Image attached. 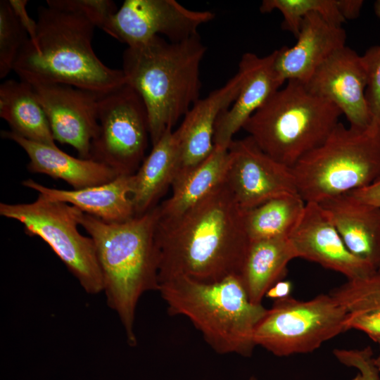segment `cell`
<instances>
[{
  "label": "cell",
  "mask_w": 380,
  "mask_h": 380,
  "mask_svg": "<svg viewBox=\"0 0 380 380\" xmlns=\"http://www.w3.org/2000/svg\"><path fill=\"white\" fill-rule=\"evenodd\" d=\"M334 355L342 364L358 369L353 380H380L372 349L367 346L362 349H335Z\"/></svg>",
  "instance_id": "32"
},
{
  "label": "cell",
  "mask_w": 380,
  "mask_h": 380,
  "mask_svg": "<svg viewBox=\"0 0 380 380\" xmlns=\"http://www.w3.org/2000/svg\"><path fill=\"white\" fill-rule=\"evenodd\" d=\"M348 315L330 293L309 300H276L257 324L253 341L279 357L310 353L347 331Z\"/></svg>",
  "instance_id": "9"
},
{
  "label": "cell",
  "mask_w": 380,
  "mask_h": 380,
  "mask_svg": "<svg viewBox=\"0 0 380 380\" xmlns=\"http://www.w3.org/2000/svg\"><path fill=\"white\" fill-rule=\"evenodd\" d=\"M156 243L159 284L177 277L214 282L239 275L250 243L244 210L224 182L179 216H159Z\"/></svg>",
  "instance_id": "1"
},
{
  "label": "cell",
  "mask_w": 380,
  "mask_h": 380,
  "mask_svg": "<svg viewBox=\"0 0 380 380\" xmlns=\"http://www.w3.org/2000/svg\"><path fill=\"white\" fill-rule=\"evenodd\" d=\"M359 199L380 208V177L369 186L350 192Z\"/></svg>",
  "instance_id": "35"
},
{
  "label": "cell",
  "mask_w": 380,
  "mask_h": 380,
  "mask_svg": "<svg viewBox=\"0 0 380 380\" xmlns=\"http://www.w3.org/2000/svg\"><path fill=\"white\" fill-rule=\"evenodd\" d=\"M339 108L290 80L246 122L243 128L257 146L292 167L321 145L339 122Z\"/></svg>",
  "instance_id": "6"
},
{
  "label": "cell",
  "mask_w": 380,
  "mask_h": 380,
  "mask_svg": "<svg viewBox=\"0 0 380 380\" xmlns=\"http://www.w3.org/2000/svg\"><path fill=\"white\" fill-rule=\"evenodd\" d=\"M367 76L366 99L372 120L380 122V45L369 47L361 56Z\"/></svg>",
  "instance_id": "31"
},
{
  "label": "cell",
  "mask_w": 380,
  "mask_h": 380,
  "mask_svg": "<svg viewBox=\"0 0 380 380\" xmlns=\"http://www.w3.org/2000/svg\"><path fill=\"white\" fill-rule=\"evenodd\" d=\"M177 171L176 146L172 128L167 129L153 145L138 170L132 176L131 198L135 216L142 215L157 206Z\"/></svg>",
  "instance_id": "23"
},
{
  "label": "cell",
  "mask_w": 380,
  "mask_h": 380,
  "mask_svg": "<svg viewBox=\"0 0 380 380\" xmlns=\"http://www.w3.org/2000/svg\"><path fill=\"white\" fill-rule=\"evenodd\" d=\"M206 49L196 34L179 42L156 36L124 51L122 70L145 105L152 146L200 99Z\"/></svg>",
  "instance_id": "4"
},
{
  "label": "cell",
  "mask_w": 380,
  "mask_h": 380,
  "mask_svg": "<svg viewBox=\"0 0 380 380\" xmlns=\"http://www.w3.org/2000/svg\"><path fill=\"white\" fill-rule=\"evenodd\" d=\"M29 39L8 1H0V78L13 70L18 54Z\"/></svg>",
  "instance_id": "29"
},
{
  "label": "cell",
  "mask_w": 380,
  "mask_h": 380,
  "mask_svg": "<svg viewBox=\"0 0 380 380\" xmlns=\"http://www.w3.org/2000/svg\"><path fill=\"white\" fill-rule=\"evenodd\" d=\"M292 291L290 281L280 280L275 283L266 293L265 296L274 300L289 297Z\"/></svg>",
  "instance_id": "37"
},
{
  "label": "cell",
  "mask_w": 380,
  "mask_h": 380,
  "mask_svg": "<svg viewBox=\"0 0 380 380\" xmlns=\"http://www.w3.org/2000/svg\"><path fill=\"white\" fill-rule=\"evenodd\" d=\"M304 84L311 93L337 106L350 127L364 128L371 124L366 70L362 56L350 47L332 54Z\"/></svg>",
  "instance_id": "15"
},
{
  "label": "cell",
  "mask_w": 380,
  "mask_h": 380,
  "mask_svg": "<svg viewBox=\"0 0 380 380\" xmlns=\"http://www.w3.org/2000/svg\"><path fill=\"white\" fill-rule=\"evenodd\" d=\"M249 380H257L254 376H252L249 379Z\"/></svg>",
  "instance_id": "40"
},
{
  "label": "cell",
  "mask_w": 380,
  "mask_h": 380,
  "mask_svg": "<svg viewBox=\"0 0 380 380\" xmlns=\"http://www.w3.org/2000/svg\"><path fill=\"white\" fill-rule=\"evenodd\" d=\"M279 11L283 15L281 27L295 37L298 34L303 18L310 13L320 15L328 22L342 26L346 20L340 10L339 0H264L261 13Z\"/></svg>",
  "instance_id": "27"
},
{
  "label": "cell",
  "mask_w": 380,
  "mask_h": 380,
  "mask_svg": "<svg viewBox=\"0 0 380 380\" xmlns=\"http://www.w3.org/2000/svg\"><path fill=\"white\" fill-rule=\"evenodd\" d=\"M274 59V51L263 57L249 52L243 54L238 69L243 75L242 84L234 102L217 120L215 146L228 148L234 135L282 87L284 82L275 70Z\"/></svg>",
  "instance_id": "18"
},
{
  "label": "cell",
  "mask_w": 380,
  "mask_h": 380,
  "mask_svg": "<svg viewBox=\"0 0 380 380\" xmlns=\"http://www.w3.org/2000/svg\"><path fill=\"white\" fill-rule=\"evenodd\" d=\"M289 238L296 258L339 272L348 280L377 272L348 249L330 217L318 203H306L304 212Z\"/></svg>",
  "instance_id": "14"
},
{
  "label": "cell",
  "mask_w": 380,
  "mask_h": 380,
  "mask_svg": "<svg viewBox=\"0 0 380 380\" xmlns=\"http://www.w3.org/2000/svg\"><path fill=\"white\" fill-rule=\"evenodd\" d=\"M298 194L306 202L365 188L380 177V122L364 128L338 122L326 140L292 167Z\"/></svg>",
  "instance_id": "7"
},
{
  "label": "cell",
  "mask_w": 380,
  "mask_h": 380,
  "mask_svg": "<svg viewBox=\"0 0 380 380\" xmlns=\"http://www.w3.org/2000/svg\"><path fill=\"white\" fill-rule=\"evenodd\" d=\"M46 4L51 7L79 13L102 30L118 10L114 1L110 0H48Z\"/></svg>",
  "instance_id": "30"
},
{
  "label": "cell",
  "mask_w": 380,
  "mask_h": 380,
  "mask_svg": "<svg viewBox=\"0 0 380 380\" xmlns=\"http://www.w3.org/2000/svg\"><path fill=\"white\" fill-rule=\"evenodd\" d=\"M158 217V205L117 223L104 222L79 209L77 213L79 225L94 243L107 305L118 315L132 347L137 344L134 322L139 300L146 292L159 288L156 243Z\"/></svg>",
  "instance_id": "3"
},
{
  "label": "cell",
  "mask_w": 380,
  "mask_h": 380,
  "mask_svg": "<svg viewBox=\"0 0 380 380\" xmlns=\"http://www.w3.org/2000/svg\"><path fill=\"white\" fill-rule=\"evenodd\" d=\"M158 291L169 314L187 317L216 353L252 355L254 331L267 309L250 300L239 275L214 282L177 277L161 281Z\"/></svg>",
  "instance_id": "5"
},
{
  "label": "cell",
  "mask_w": 380,
  "mask_h": 380,
  "mask_svg": "<svg viewBox=\"0 0 380 380\" xmlns=\"http://www.w3.org/2000/svg\"><path fill=\"white\" fill-rule=\"evenodd\" d=\"M215 16L211 11L191 10L175 0H125L103 30L127 47L156 36L179 42L198 34V27Z\"/></svg>",
  "instance_id": "11"
},
{
  "label": "cell",
  "mask_w": 380,
  "mask_h": 380,
  "mask_svg": "<svg viewBox=\"0 0 380 380\" xmlns=\"http://www.w3.org/2000/svg\"><path fill=\"white\" fill-rule=\"evenodd\" d=\"M226 183L243 210L270 199L298 193L291 167L262 151L249 137L233 140Z\"/></svg>",
  "instance_id": "12"
},
{
  "label": "cell",
  "mask_w": 380,
  "mask_h": 380,
  "mask_svg": "<svg viewBox=\"0 0 380 380\" xmlns=\"http://www.w3.org/2000/svg\"><path fill=\"white\" fill-rule=\"evenodd\" d=\"M78 208L39 194L29 203H0V215L20 222L26 234L45 241L84 291L103 292V281L94 243L82 235L77 219Z\"/></svg>",
  "instance_id": "8"
},
{
  "label": "cell",
  "mask_w": 380,
  "mask_h": 380,
  "mask_svg": "<svg viewBox=\"0 0 380 380\" xmlns=\"http://www.w3.org/2000/svg\"><path fill=\"white\" fill-rule=\"evenodd\" d=\"M373 341L379 344V348H380V337L376 338L374 339ZM374 361H375V364H376L378 369L380 372V354L379 355V356L376 358L374 359Z\"/></svg>",
  "instance_id": "39"
},
{
  "label": "cell",
  "mask_w": 380,
  "mask_h": 380,
  "mask_svg": "<svg viewBox=\"0 0 380 380\" xmlns=\"http://www.w3.org/2000/svg\"><path fill=\"white\" fill-rule=\"evenodd\" d=\"M229 160L228 148L215 146L203 162L173 182L171 196L158 205L160 217L179 216L225 182Z\"/></svg>",
  "instance_id": "25"
},
{
  "label": "cell",
  "mask_w": 380,
  "mask_h": 380,
  "mask_svg": "<svg viewBox=\"0 0 380 380\" xmlns=\"http://www.w3.org/2000/svg\"><path fill=\"white\" fill-rule=\"evenodd\" d=\"M327 213L348 249L380 268V208L350 193L318 203Z\"/></svg>",
  "instance_id": "19"
},
{
  "label": "cell",
  "mask_w": 380,
  "mask_h": 380,
  "mask_svg": "<svg viewBox=\"0 0 380 380\" xmlns=\"http://www.w3.org/2000/svg\"><path fill=\"white\" fill-rule=\"evenodd\" d=\"M98 129L89 159L102 163L118 175H132L145 158L150 138L145 105L127 83L100 95Z\"/></svg>",
  "instance_id": "10"
},
{
  "label": "cell",
  "mask_w": 380,
  "mask_h": 380,
  "mask_svg": "<svg viewBox=\"0 0 380 380\" xmlns=\"http://www.w3.org/2000/svg\"><path fill=\"white\" fill-rule=\"evenodd\" d=\"M346 329H357L374 340L380 337V308L369 311L348 314Z\"/></svg>",
  "instance_id": "33"
},
{
  "label": "cell",
  "mask_w": 380,
  "mask_h": 380,
  "mask_svg": "<svg viewBox=\"0 0 380 380\" xmlns=\"http://www.w3.org/2000/svg\"><path fill=\"white\" fill-rule=\"evenodd\" d=\"M47 117L53 138L89 159L98 129L100 95L66 84L32 85Z\"/></svg>",
  "instance_id": "13"
},
{
  "label": "cell",
  "mask_w": 380,
  "mask_h": 380,
  "mask_svg": "<svg viewBox=\"0 0 380 380\" xmlns=\"http://www.w3.org/2000/svg\"><path fill=\"white\" fill-rule=\"evenodd\" d=\"M374 11L375 15L380 19V0H377L374 2Z\"/></svg>",
  "instance_id": "38"
},
{
  "label": "cell",
  "mask_w": 380,
  "mask_h": 380,
  "mask_svg": "<svg viewBox=\"0 0 380 380\" xmlns=\"http://www.w3.org/2000/svg\"><path fill=\"white\" fill-rule=\"evenodd\" d=\"M1 137L16 143L27 153V170L62 179L72 189H81L109 182L118 173L106 165L92 159L75 158L56 146L29 141L10 131H1Z\"/></svg>",
  "instance_id": "20"
},
{
  "label": "cell",
  "mask_w": 380,
  "mask_h": 380,
  "mask_svg": "<svg viewBox=\"0 0 380 380\" xmlns=\"http://www.w3.org/2000/svg\"><path fill=\"white\" fill-rule=\"evenodd\" d=\"M348 314L380 308V273L368 277L348 280L329 293Z\"/></svg>",
  "instance_id": "28"
},
{
  "label": "cell",
  "mask_w": 380,
  "mask_h": 380,
  "mask_svg": "<svg viewBox=\"0 0 380 380\" xmlns=\"http://www.w3.org/2000/svg\"><path fill=\"white\" fill-rule=\"evenodd\" d=\"M364 1L362 0H339L342 15L347 20L357 18L360 13Z\"/></svg>",
  "instance_id": "36"
},
{
  "label": "cell",
  "mask_w": 380,
  "mask_h": 380,
  "mask_svg": "<svg viewBox=\"0 0 380 380\" xmlns=\"http://www.w3.org/2000/svg\"><path fill=\"white\" fill-rule=\"evenodd\" d=\"M132 176L119 175L109 182L81 189L50 188L32 179L24 180L22 185L49 199L75 206L104 222L117 223L135 216L131 198Z\"/></svg>",
  "instance_id": "21"
},
{
  "label": "cell",
  "mask_w": 380,
  "mask_h": 380,
  "mask_svg": "<svg viewBox=\"0 0 380 380\" xmlns=\"http://www.w3.org/2000/svg\"><path fill=\"white\" fill-rule=\"evenodd\" d=\"M305 205L298 193H292L244 210V226L250 241L289 236Z\"/></svg>",
  "instance_id": "26"
},
{
  "label": "cell",
  "mask_w": 380,
  "mask_h": 380,
  "mask_svg": "<svg viewBox=\"0 0 380 380\" xmlns=\"http://www.w3.org/2000/svg\"><path fill=\"white\" fill-rule=\"evenodd\" d=\"M9 4L30 41L34 42L37 33V21L32 19L27 10V0H8Z\"/></svg>",
  "instance_id": "34"
},
{
  "label": "cell",
  "mask_w": 380,
  "mask_h": 380,
  "mask_svg": "<svg viewBox=\"0 0 380 380\" xmlns=\"http://www.w3.org/2000/svg\"><path fill=\"white\" fill-rule=\"evenodd\" d=\"M243 82L241 71L206 97L199 99L173 131L177 153L175 179L182 178L203 162L215 148L213 139L220 115L236 100ZM172 182V184H173Z\"/></svg>",
  "instance_id": "16"
},
{
  "label": "cell",
  "mask_w": 380,
  "mask_h": 380,
  "mask_svg": "<svg viewBox=\"0 0 380 380\" xmlns=\"http://www.w3.org/2000/svg\"><path fill=\"white\" fill-rule=\"evenodd\" d=\"M294 258L289 236L250 241L239 276L253 303L262 304L267 291L282 280Z\"/></svg>",
  "instance_id": "22"
},
{
  "label": "cell",
  "mask_w": 380,
  "mask_h": 380,
  "mask_svg": "<svg viewBox=\"0 0 380 380\" xmlns=\"http://www.w3.org/2000/svg\"><path fill=\"white\" fill-rule=\"evenodd\" d=\"M296 37L292 46L274 51V66L284 82L294 80L305 84L324 61L346 46V33L342 26L312 13L303 18Z\"/></svg>",
  "instance_id": "17"
},
{
  "label": "cell",
  "mask_w": 380,
  "mask_h": 380,
  "mask_svg": "<svg viewBox=\"0 0 380 380\" xmlns=\"http://www.w3.org/2000/svg\"><path fill=\"white\" fill-rule=\"evenodd\" d=\"M0 117L13 133L36 143L56 146L46 113L30 84L7 80L0 85Z\"/></svg>",
  "instance_id": "24"
},
{
  "label": "cell",
  "mask_w": 380,
  "mask_h": 380,
  "mask_svg": "<svg viewBox=\"0 0 380 380\" xmlns=\"http://www.w3.org/2000/svg\"><path fill=\"white\" fill-rule=\"evenodd\" d=\"M37 33L28 39L13 66L31 85L66 84L99 95L126 84L123 71L103 63L92 39L95 25L82 15L51 7L37 10Z\"/></svg>",
  "instance_id": "2"
},
{
  "label": "cell",
  "mask_w": 380,
  "mask_h": 380,
  "mask_svg": "<svg viewBox=\"0 0 380 380\" xmlns=\"http://www.w3.org/2000/svg\"><path fill=\"white\" fill-rule=\"evenodd\" d=\"M377 272L380 273V268H379V270H378V272Z\"/></svg>",
  "instance_id": "41"
}]
</instances>
